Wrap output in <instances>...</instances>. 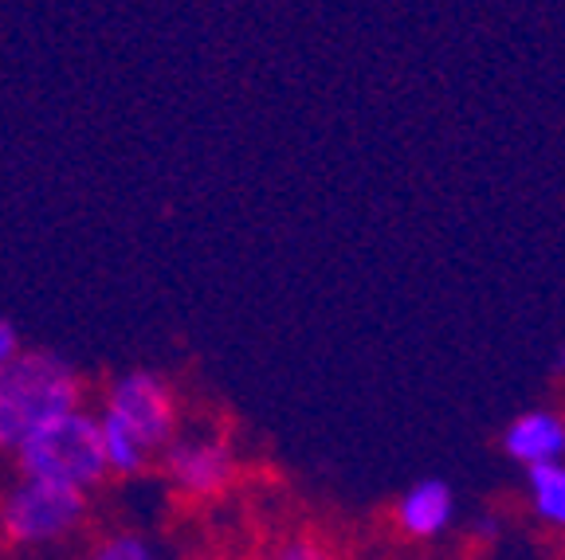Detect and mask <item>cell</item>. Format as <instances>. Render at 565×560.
<instances>
[{
    "label": "cell",
    "instance_id": "52a82bcc",
    "mask_svg": "<svg viewBox=\"0 0 565 560\" xmlns=\"http://www.w3.org/2000/svg\"><path fill=\"white\" fill-rule=\"evenodd\" d=\"M503 455L511 459L522 471H534V466H550L565 459V412L562 408H550V403H534V408H522L519 416H511L499 435Z\"/></svg>",
    "mask_w": 565,
    "mask_h": 560
},
{
    "label": "cell",
    "instance_id": "7c38bea8",
    "mask_svg": "<svg viewBox=\"0 0 565 560\" xmlns=\"http://www.w3.org/2000/svg\"><path fill=\"white\" fill-rule=\"evenodd\" d=\"M20 353H24V345H20L17 325H12L9 317H0V368H9Z\"/></svg>",
    "mask_w": 565,
    "mask_h": 560
},
{
    "label": "cell",
    "instance_id": "30bf717a",
    "mask_svg": "<svg viewBox=\"0 0 565 560\" xmlns=\"http://www.w3.org/2000/svg\"><path fill=\"white\" fill-rule=\"evenodd\" d=\"M259 560H338V552L315 534H291L275 541Z\"/></svg>",
    "mask_w": 565,
    "mask_h": 560
},
{
    "label": "cell",
    "instance_id": "8992f818",
    "mask_svg": "<svg viewBox=\"0 0 565 560\" xmlns=\"http://www.w3.org/2000/svg\"><path fill=\"white\" fill-rule=\"evenodd\" d=\"M456 514H459V498L451 491L448 478H416L408 482L405 491L393 498V529H397L405 541L413 545H433V541H444L456 526Z\"/></svg>",
    "mask_w": 565,
    "mask_h": 560
},
{
    "label": "cell",
    "instance_id": "4fadbf2b",
    "mask_svg": "<svg viewBox=\"0 0 565 560\" xmlns=\"http://www.w3.org/2000/svg\"><path fill=\"white\" fill-rule=\"evenodd\" d=\"M499 534H503L499 514H479L476 521H471V537H479V541H499Z\"/></svg>",
    "mask_w": 565,
    "mask_h": 560
},
{
    "label": "cell",
    "instance_id": "3957f363",
    "mask_svg": "<svg viewBox=\"0 0 565 560\" xmlns=\"http://www.w3.org/2000/svg\"><path fill=\"white\" fill-rule=\"evenodd\" d=\"M87 517V494L60 486V482L17 474L0 494V537L17 549H47L67 541Z\"/></svg>",
    "mask_w": 565,
    "mask_h": 560
},
{
    "label": "cell",
    "instance_id": "277c9868",
    "mask_svg": "<svg viewBox=\"0 0 565 560\" xmlns=\"http://www.w3.org/2000/svg\"><path fill=\"white\" fill-rule=\"evenodd\" d=\"M103 416L118 420L126 431L150 446L153 455H161L177 435H181V403L177 392L161 373L153 368H130L118 373L103 392Z\"/></svg>",
    "mask_w": 565,
    "mask_h": 560
},
{
    "label": "cell",
    "instance_id": "9c48e42d",
    "mask_svg": "<svg viewBox=\"0 0 565 560\" xmlns=\"http://www.w3.org/2000/svg\"><path fill=\"white\" fill-rule=\"evenodd\" d=\"M98 423H103V451H106V471L118 474V478H138L150 463V446L141 443L134 431H126L118 420L98 412Z\"/></svg>",
    "mask_w": 565,
    "mask_h": 560
},
{
    "label": "cell",
    "instance_id": "5bb4252c",
    "mask_svg": "<svg viewBox=\"0 0 565 560\" xmlns=\"http://www.w3.org/2000/svg\"><path fill=\"white\" fill-rule=\"evenodd\" d=\"M550 373H554V377H565V342H557L554 353H550Z\"/></svg>",
    "mask_w": 565,
    "mask_h": 560
},
{
    "label": "cell",
    "instance_id": "5b68a950",
    "mask_svg": "<svg viewBox=\"0 0 565 560\" xmlns=\"http://www.w3.org/2000/svg\"><path fill=\"white\" fill-rule=\"evenodd\" d=\"M161 471L181 498H221L239 474L236 446L216 428H181V435L161 451Z\"/></svg>",
    "mask_w": 565,
    "mask_h": 560
},
{
    "label": "cell",
    "instance_id": "7a4b0ae2",
    "mask_svg": "<svg viewBox=\"0 0 565 560\" xmlns=\"http://www.w3.org/2000/svg\"><path fill=\"white\" fill-rule=\"evenodd\" d=\"M12 455H17V474L60 482V486L83 494H90L98 482L110 478L103 451V423L90 408H75V412L52 420L32 439H24Z\"/></svg>",
    "mask_w": 565,
    "mask_h": 560
},
{
    "label": "cell",
    "instance_id": "6da1fadb",
    "mask_svg": "<svg viewBox=\"0 0 565 560\" xmlns=\"http://www.w3.org/2000/svg\"><path fill=\"white\" fill-rule=\"evenodd\" d=\"M75 408H83L79 368L55 349H24L0 368V451H17Z\"/></svg>",
    "mask_w": 565,
    "mask_h": 560
},
{
    "label": "cell",
    "instance_id": "8fae6325",
    "mask_svg": "<svg viewBox=\"0 0 565 560\" xmlns=\"http://www.w3.org/2000/svg\"><path fill=\"white\" fill-rule=\"evenodd\" d=\"M87 560H161L141 534H110L90 549Z\"/></svg>",
    "mask_w": 565,
    "mask_h": 560
},
{
    "label": "cell",
    "instance_id": "ba28073f",
    "mask_svg": "<svg viewBox=\"0 0 565 560\" xmlns=\"http://www.w3.org/2000/svg\"><path fill=\"white\" fill-rule=\"evenodd\" d=\"M522 494H526V506L539 526L565 534V459L522 471Z\"/></svg>",
    "mask_w": 565,
    "mask_h": 560
}]
</instances>
